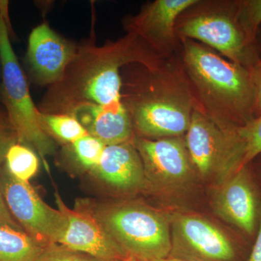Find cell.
I'll return each mask as SVG.
<instances>
[{"instance_id": "obj_13", "label": "cell", "mask_w": 261, "mask_h": 261, "mask_svg": "<svg viewBox=\"0 0 261 261\" xmlns=\"http://www.w3.org/2000/svg\"><path fill=\"white\" fill-rule=\"evenodd\" d=\"M215 210L225 221L252 235L257 219V200L247 167L221 182L215 197Z\"/></svg>"}, {"instance_id": "obj_27", "label": "cell", "mask_w": 261, "mask_h": 261, "mask_svg": "<svg viewBox=\"0 0 261 261\" xmlns=\"http://www.w3.org/2000/svg\"><path fill=\"white\" fill-rule=\"evenodd\" d=\"M247 261H261V214L259 218L258 231L256 240Z\"/></svg>"}, {"instance_id": "obj_22", "label": "cell", "mask_w": 261, "mask_h": 261, "mask_svg": "<svg viewBox=\"0 0 261 261\" xmlns=\"http://www.w3.org/2000/svg\"><path fill=\"white\" fill-rule=\"evenodd\" d=\"M238 13L244 30L255 43L261 27V0H238Z\"/></svg>"}, {"instance_id": "obj_11", "label": "cell", "mask_w": 261, "mask_h": 261, "mask_svg": "<svg viewBox=\"0 0 261 261\" xmlns=\"http://www.w3.org/2000/svg\"><path fill=\"white\" fill-rule=\"evenodd\" d=\"M56 198L58 209L65 215L68 224L59 245L102 261H123L130 258L91 211L69 208L58 192Z\"/></svg>"}, {"instance_id": "obj_7", "label": "cell", "mask_w": 261, "mask_h": 261, "mask_svg": "<svg viewBox=\"0 0 261 261\" xmlns=\"http://www.w3.org/2000/svg\"><path fill=\"white\" fill-rule=\"evenodd\" d=\"M0 188L10 214L25 233L44 247L59 243L68 225L62 211L48 205L29 183L12 176L5 166L0 169Z\"/></svg>"}, {"instance_id": "obj_20", "label": "cell", "mask_w": 261, "mask_h": 261, "mask_svg": "<svg viewBox=\"0 0 261 261\" xmlns=\"http://www.w3.org/2000/svg\"><path fill=\"white\" fill-rule=\"evenodd\" d=\"M41 121L44 130L67 145L74 143L87 135V130L74 116L67 114H44Z\"/></svg>"}, {"instance_id": "obj_18", "label": "cell", "mask_w": 261, "mask_h": 261, "mask_svg": "<svg viewBox=\"0 0 261 261\" xmlns=\"http://www.w3.org/2000/svg\"><path fill=\"white\" fill-rule=\"evenodd\" d=\"M43 247L22 230L0 226V261H35Z\"/></svg>"}, {"instance_id": "obj_28", "label": "cell", "mask_w": 261, "mask_h": 261, "mask_svg": "<svg viewBox=\"0 0 261 261\" xmlns=\"http://www.w3.org/2000/svg\"><path fill=\"white\" fill-rule=\"evenodd\" d=\"M255 44H256L257 55H258L259 59L261 61V27L257 32Z\"/></svg>"}, {"instance_id": "obj_29", "label": "cell", "mask_w": 261, "mask_h": 261, "mask_svg": "<svg viewBox=\"0 0 261 261\" xmlns=\"http://www.w3.org/2000/svg\"><path fill=\"white\" fill-rule=\"evenodd\" d=\"M155 261H192V260H184V259L176 258V257L168 256L167 257H166V258L161 259V260H155Z\"/></svg>"}, {"instance_id": "obj_2", "label": "cell", "mask_w": 261, "mask_h": 261, "mask_svg": "<svg viewBox=\"0 0 261 261\" xmlns=\"http://www.w3.org/2000/svg\"><path fill=\"white\" fill-rule=\"evenodd\" d=\"M122 101L136 137H184L194 102L179 51L153 65H126L121 72Z\"/></svg>"}, {"instance_id": "obj_23", "label": "cell", "mask_w": 261, "mask_h": 261, "mask_svg": "<svg viewBox=\"0 0 261 261\" xmlns=\"http://www.w3.org/2000/svg\"><path fill=\"white\" fill-rule=\"evenodd\" d=\"M35 261H102L95 257L67 248L59 244L43 247Z\"/></svg>"}, {"instance_id": "obj_8", "label": "cell", "mask_w": 261, "mask_h": 261, "mask_svg": "<svg viewBox=\"0 0 261 261\" xmlns=\"http://www.w3.org/2000/svg\"><path fill=\"white\" fill-rule=\"evenodd\" d=\"M169 256L192 261H235L237 252L226 233L208 220L178 214L171 219Z\"/></svg>"}, {"instance_id": "obj_26", "label": "cell", "mask_w": 261, "mask_h": 261, "mask_svg": "<svg viewBox=\"0 0 261 261\" xmlns=\"http://www.w3.org/2000/svg\"><path fill=\"white\" fill-rule=\"evenodd\" d=\"M0 226H8L15 229L22 230L23 228L17 223L5 202L4 196L0 188Z\"/></svg>"}, {"instance_id": "obj_25", "label": "cell", "mask_w": 261, "mask_h": 261, "mask_svg": "<svg viewBox=\"0 0 261 261\" xmlns=\"http://www.w3.org/2000/svg\"><path fill=\"white\" fill-rule=\"evenodd\" d=\"M254 87V117L261 116V61L250 68Z\"/></svg>"}, {"instance_id": "obj_12", "label": "cell", "mask_w": 261, "mask_h": 261, "mask_svg": "<svg viewBox=\"0 0 261 261\" xmlns=\"http://www.w3.org/2000/svg\"><path fill=\"white\" fill-rule=\"evenodd\" d=\"M77 44L60 36L44 23L33 29L29 38L27 60L34 81L41 86L61 80L76 51Z\"/></svg>"}, {"instance_id": "obj_6", "label": "cell", "mask_w": 261, "mask_h": 261, "mask_svg": "<svg viewBox=\"0 0 261 261\" xmlns=\"http://www.w3.org/2000/svg\"><path fill=\"white\" fill-rule=\"evenodd\" d=\"M10 32L0 12L1 94L18 143L36 149L42 158L56 152V145L43 127L41 113L33 102L27 77L12 47Z\"/></svg>"}, {"instance_id": "obj_4", "label": "cell", "mask_w": 261, "mask_h": 261, "mask_svg": "<svg viewBox=\"0 0 261 261\" xmlns=\"http://www.w3.org/2000/svg\"><path fill=\"white\" fill-rule=\"evenodd\" d=\"M176 32L178 39L201 43L248 69L260 62L240 23L238 0H197L178 16Z\"/></svg>"}, {"instance_id": "obj_19", "label": "cell", "mask_w": 261, "mask_h": 261, "mask_svg": "<svg viewBox=\"0 0 261 261\" xmlns=\"http://www.w3.org/2000/svg\"><path fill=\"white\" fill-rule=\"evenodd\" d=\"M5 162V168L12 176L27 183L39 167V159L33 149L18 142L8 149Z\"/></svg>"}, {"instance_id": "obj_16", "label": "cell", "mask_w": 261, "mask_h": 261, "mask_svg": "<svg viewBox=\"0 0 261 261\" xmlns=\"http://www.w3.org/2000/svg\"><path fill=\"white\" fill-rule=\"evenodd\" d=\"M71 116L80 122L89 135L106 146L132 142L135 138L129 114L122 100L107 106H82Z\"/></svg>"}, {"instance_id": "obj_9", "label": "cell", "mask_w": 261, "mask_h": 261, "mask_svg": "<svg viewBox=\"0 0 261 261\" xmlns=\"http://www.w3.org/2000/svg\"><path fill=\"white\" fill-rule=\"evenodd\" d=\"M147 184L163 190H179L190 182L194 172L184 137L149 140L135 137Z\"/></svg>"}, {"instance_id": "obj_14", "label": "cell", "mask_w": 261, "mask_h": 261, "mask_svg": "<svg viewBox=\"0 0 261 261\" xmlns=\"http://www.w3.org/2000/svg\"><path fill=\"white\" fill-rule=\"evenodd\" d=\"M91 173L116 191L137 192L147 185L143 163L133 142L106 146L100 161Z\"/></svg>"}, {"instance_id": "obj_10", "label": "cell", "mask_w": 261, "mask_h": 261, "mask_svg": "<svg viewBox=\"0 0 261 261\" xmlns=\"http://www.w3.org/2000/svg\"><path fill=\"white\" fill-rule=\"evenodd\" d=\"M197 0H154L144 5L140 12L123 20L126 33L135 34L162 58L177 54L180 39L176 32L180 15Z\"/></svg>"}, {"instance_id": "obj_15", "label": "cell", "mask_w": 261, "mask_h": 261, "mask_svg": "<svg viewBox=\"0 0 261 261\" xmlns=\"http://www.w3.org/2000/svg\"><path fill=\"white\" fill-rule=\"evenodd\" d=\"M185 140L195 172L202 177L217 175L224 153L225 132L194 110Z\"/></svg>"}, {"instance_id": "obj_5", "label": "cell", "mask_w": 261, "mask_h": 261, "mask_svg": "<svg viewBox=\"0 0 261 261\" xmlns=\"http://www.w3.org/2000/svg\"><path fill=\"white\" fill-rule=\"evenodd\" d=\"M91 212L132 258L155 261L171 254L169 221L148 206L135 202L102 203Z\"/></svg>"}, {"instance_id": "obj_1", "label": "cell", "mask_w": 261, "mask_h": 261, "mask_svg": "<svg viewBox=\"0 0 261 261\" xmlns=\"http://www.w3.org/2000/svg\"><path fill=\"white\" fill-rule=\"evenodd\" d=\"M163 58L130 33L97 45L92 38L77 45L61 80L47 87L38 109L44 114H67L86 105L107 106L122 100V68L153 66Z\"/></svg>"}, {"instance_id": "obj_30", "label": "cell", "mask_w": 261, "mask_h": 261, "mask_svg": "<svg viewBox=\"0 0 261 261\" xmlns=\"http://www.w3.org/2000/svg\"><path fill=\"white\" fill-rule=\"evenodd\" d=\"M123 261H138L137 260H135V259L132 258V257H130V258L127 259L126 260Z\"/></svg>"}, {"instance_id": "obj_24", "label": "cell", "mask_w": 261, "mask_h": 261, "mask_svg": "<svg viewBox=\"0 0 261 261\" xmlns=\"http://www.w3.org/2000/svg\"><path fill=\"white\" fill-rule=\"evenodd\" d=\"M18 142V137L7 113L0 112V166L5 162L8 149Z\"/></svg>"}, {"instance_id": "obj_17", "label": "cell", "mask_w": 261, "mask_h": 261, "mask_svg": "<svg viewBox=\"0 0 261 261\" xmlns=\"http://www.w3.org/2000/svg\"><path fill=\"white\" fill-rule=\"evenodd\" d=\"M227 145L229 154L241 168L248 166L261 154V116L231 130Z\"/></svg>"}, {"instance_id": "obj_3", "label": "cell", "mask_w": 261, "mask_h": 261, "mask_svg": "<svg viewBox=\"0 0 261 261\" xmlns=\"http://www.w3.org/2000/svg\"><path fill=\"white\" fill-rule=\"evenodd\" d=\"M180 44L194 110L224 132L252 121L255 117L250 70L192 39H180Z\"/></svg>"}, {"instance_id": "obj_21", "label": "cell", "mask_w": 261, "mask_h": 261, "mask_svg": "<svg viewBox=\"0 0 261 261\" xmlns=\"http://www.w3.org/2000/svg\"><path fill=\"white\" fill-rule=\"evenodd\" d=\"M67 152L81 168L92 171L100 161L106 148L101 141L87 135L74 143L68 145Z\"/></svg>"}]
</instances>
